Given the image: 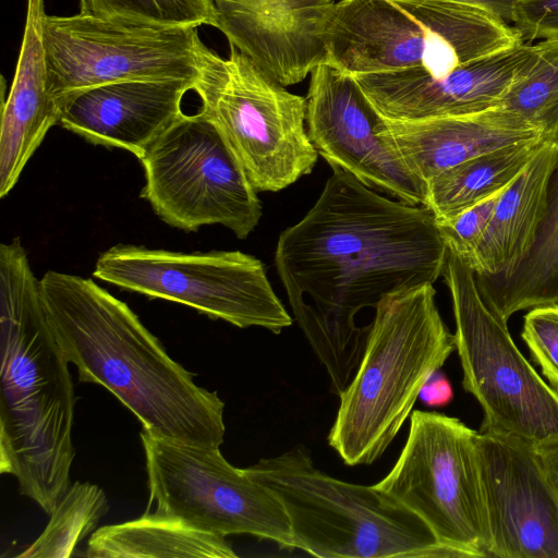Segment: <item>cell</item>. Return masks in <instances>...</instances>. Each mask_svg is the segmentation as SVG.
Masks as SVG:
<instances>
[{"instance_id": "cell-1", "label": "cell", "mask_w": 558, "mask_h": 558, "mask_svg": "<svg viewBox=\"0 0 558 558\" xmlns=\"http://www.w3.org/2000/svg\"><path fill=\"white\" fill-rule=\"evenodd\" d=\"M446 255L427 207L383 196L341 170L280 233L276 269L333 393L350 384L365 350L371 324L357 326L356 314L390 293L434 284Z\"/></svg>"}, {"instance_id": "cell-2", "label": "cell", "mask_w": 558, "mask_h": 558, "mask_svg": "<svg viewBox=\"0 0 558 558\" xmlns=\"http://www.w3.org/2000/svg\"><path fill=\"white\" fill-rule=\"evenodd\" d=\"M40 286L51 331L81 383L105 387L156 437L220 448L223 401L198 386L124 302L90 278L54 270Z\"/></svg>"}, {"instance_id": "cell-3", "label": "cell", "mask_w": 558, "mask_h": 558, "mask_svg": "<svg viewBox=\"0 0 558 558\" xmlns=\"http://www.w3.org/2000/svg\"><path fill=\"white\" fill-rule=\"evenodd\" d=\"M0 472L51 514L70 486L75 393L20 239L0 245Z\"/></svg>"}, {"instance_id": "cell-4", "label": "cell", "mask_w": 558, "mask_h": 558, "mask_svg": "<svg viewBox=\"0 0 558 558\" xmlns=\"http://www.w3.org/2000/svg\"><path fill=\"white\" fill-rule=\"evenodd\" d=\"M456 350L454 333L441 318L432 283L385 295L361 362L328 434L347 465L375 462L411 415L427 380Z\"/></svg>"}, {"instance_id": "cell-5", "label": "cell", "mask_w": 558, "mask_h": 558, "mask_svg": "<svg viewBox=\"0 0 558 558\" xmlns=\"http://www.w3.org/2000/svg\"><path fill=\"white\" fill-rule=\"evenodd\" d=\"M521 43L493 13L448 0H339L326 62L354 76L420 69L434 77Z\"/></svg>"}, {"instance_id": "cell-6", "label": "cell", "mask_w": 558, "mask_h": 558, "mask_svg": "<svg viewBox=\"0 0 558 558\" xmlns=\"http://www.w3.org/2000/svg\"><path fill=\"white\" fill-rule=\"evenodd\" d=\"M288 514L294 549L322 558H453L415 513L373 486L331 477L303 446L245 469Z\"/></svg>"}, {"instance_id": "cell-7", "label": "cell", "mask_w": 558, "mask_h": 558, "mask_svg": "<svg viewBox=\"0 0 558 558\" xmlns=\"http://www.w3.org/2000/svg\"><path fill=\"white\" fill-rule=\"evenodd\" d=\"M193 90L253 187L278 192L312 172L318 154L306 130V99L290 93L246 56L206 48Z\"/></svg>"}, {"instance_id": "cell-8", "label": "cell", "mask_w": 558, "mask_h": 558, "mask_svg": "<svg viewBox=\"0 0 558 558\" xmlns=\"http://www.w3.org/2000/svg\"><path fill=\"white\" fill-rule=\"evenodd\" d=\"M450 291L462 386L480 403V430L538 444L558 437V390L512 340L507 323L483 298L475 272L447 248L441 275Z\"/></svg>"}, {"instance_id": "cell-9", "label": "cell", "mask_w": 558, "mask_h": 558, "mask_svg": "<svg viewBox=\"0 0 558 558\" xmlns=\"http://www.w3.org/2000/svg\"><path fill=\"white\" fill-rule=\"evenodd\" d=\"M476 434L457 417L415 410L397 462L375 484L459 558L489 557L490 549Z\"/></svg>"}, {"instance_id": "cell-10", "label": "cell", "mask_w": 558, "mask_h": 558, "mask_svg": "<svg viewBox=\"0 0 558 558\" xmlns=\"http://www.w3.org/2000/svg\"><path fill=\"white\" fill-rule=\"evenodd\" d=\"M93 275L239 328L262 327L280 333L293 322L262 260L240 251L183 253L118 244L99 255Z\"/></svg>"}, {"instance_id": "cell-11", "label": "cell", "mask_w": 558, "mask_h": 558, "mask_svg": "<svg viewBox=\"0 0 558 558\" xmlns=\"http://www.w3.org/2000/svg\"><path fill=\"white\" fill-rule=\"evenodd\" d=\"M141 197L166 223L183 231L221 225L244 240L262 218V203L215 124L199 110L182 114L140 159Z\"/></svg>"}, {"instance_id": "cell-12", "label": "cell", "mask_w": 558, "mask_h": 558, "mask_svg": "<svg viewBox=\"0 0 558 558\" xmlns=\"http://www.w3.org/2000/svg\"><path fill=\"white\" fill-rule=\"evenodd\" d=\"M140 436L153 513L179 518L215 535H252L294 549L278 497L245 469L230 464L220 448L170 441L145 429Z\"/></svg>"}, {"instance_id": "cell-13", "label": "cell", "mask_w": 558, "mask_h": 558, "mask_svg": "<svg viewBox=\"0 0 558 558\" xmlns=\"http://www.w3.org/2000/svg\"><path fill=\"white\" fill-rule=\"evenodd\" d=\"M43 44L48 90L56 99L124 81H196L207 48L196 28L130 24L82 13L46 14Z\"/></svg>"}, {"instance_id": "cell-14", "label": "cell", "mask_w": 558, "mask_h": 558, "mask_svg": "<svg viewBox=\"0 0 558 558\" xmlns=\"http://www.w3.org/2000/svg\"><path fill=\"white\" fill-rule=\"evenodd\" d=\"M305 99L308 137L333 170L393 198L425 205V182L379 135L381 117L352 75L327 62L318 64Z\"/></svg>"}, {"instance_id": "cell-15", "label": "cell", "mask_w": 558, "mask_h": 558, "mask_svg": "<svg viewBox=\"0 0 558 558\" xmlns=\"http://www.w3.org/2000/svg\"><path fill=\"white\" fill-rule=\"evenodd\" d=\"M489 557L558 558V495L534 442L478 430Z\"/></svg>"}, {"instance_id": "cell-16", "label": "cell", "mask_w": 558, "mask_h": 558, "mask_svg": "<svg viewBox=\"0 0 558 558\" xmlns=\"http://www.w3.org/2000/svg\"><path fill=\"white\" fill-rule=\"evenodd\" d=\"M532 44L478 59L434 77L420 69L357 74L354 80L386 119L415 121L461 116L499 107Z\"/></svg>"}, {"instance_id": "cell-17", "label": "cell", "mask_w": 558, "mask_h": 558, "mask_svg": "<svg viewBox=\"0 0 558 558\" xmlns=\"http://www.w3.org/2000/svg\"><path fill=\"white\" fill-rule=\"evenodd\" d=\"M230 47L284 86L326 62L325 34L335 0H214Z\"/></svg>"}, {"instance_id": "cell-18", "label": "cell", "mask_w": 558, "mask_h": 558, "mask_svg": "<svg viewBox=\"0 0 558 558\" xmlns=\"http://www.w3.org/2000/svg\"><path fill=\"white\" fill-rule=\"evenodd\" d=\"M195 81L138 80L90 87L59 98V124L85 141L141 159L183 112Z\"/></svg>"}, {"instance_id": "cell-19", "label": "cell", "mask_w": 558, "mask_h": 558, "mask_svg": "<svg viewBox=\"0 0 558 558\" xmlns=\"http://www.w3.org/2000/svg\"><path fill=\"white\" fill-rule=\"evenodd\" d=\"M377 130L425 184L440 172L485 153L545 140L538 130L501 107L415 121L381 117Z\"/></svg>"}, {"instance_id": "cell-20", "label": "cell", "mask_w": 558, "mask_h": 558, "mask_svg": "<svg viewBox=\"0 0 558 558\" xmlns=\"http://www.w3.org/2000/svg\"><path fill=\"white\" fill-rule=\"evenodd\" d=\"M44 0H27L26 20L12 85L1 106L0 197L14 187L50 128L60 104L47 85L43 44Z\"/></svg>"}, {"instance_id": "cell-21", "label": "cell", "mask_w": 558, "mask_h": 558, "mask_svg": "<svg viewBox=\"0 0 558 558\" xmlns=\"http://www.w3.org/2000/svg\"><path fill=\"white\" fill-rule=\"evenodd\" d=\"M558 142L546 140L523 171L501 193L476 247L472 269L483 277L510 272L532 246L546 211Z\"/></svg>"}, {"instance_id": "cell-22", "label": "cell", "mask_w": 558, "mask_h": 558, "mask_svg": "<svg viewBox=\"0 0 558 558\" xmlns=\"http://www.w3.org/2000/svg\"><path fill=\"white\" fill-rule=\"evenodd\" d=\"M475 276L483 298L506 322L520 311L558 306V157L546 211L526 255L504 276Z\"/></svg>"}, {"instance_id": "cell-23", "label": "cell", "mask_w": 558, "mask_h": 558, "mask_svg": "<svg viewBox=\"0 0 558 558\" xmlns=\"http://www.w3.org/2000/svg\"><path fill=\"white\" fill-rule=\"evenodd\" d=\"M85 556L238 557L226 537L202 531L179 518L147 511L141 518L96 529L88 538Z\"/></svg>"}, {"instance_id": "cell-24", "label": "cell", "mask_w": 558, "mask_h": 558, "mask_svg": "<svg viewBox=\"0 0 558 558\" xmlns=\"http://www.w3.org/2000/svg\"><path fill=\"white\" fill-rule=\"evenodd\" d=\"M546 140L485 153L440 172L426 183L425 207L437 222L448 220L508 186Z\"/></svg>"}, {"instance_id": "cell-25", "label": "cell", "mask_w": 558, "mask_h": 558, "mask_svg": "<svg viewBox=\"0 0 558 558\" xmlns=\"http://www.w3.org/2000/svg\"><path fill=\"white\" fill-rule=\"evenodd\" d=\"M499 107L538 130L545 140L558 142V40L532 44Z\"/></svg>"}, {"instance_id": "cell-26", "label": "cell", "mask_w": 558, "mask_h": 558, "mask_svg": "<svg viewBox=\"0 0 558 558\" xmlns=\"http://www.w3.org/2000/svg\"><path fill=\"white\" fill-rule=\"evenodd\" d=\"M109 505L105 492L89 482L70 484L49 515L41 534L20 558H65L96 530Z\"/></svg>"}, {"instance_id": "cell-27", "label": "cell", "mask_w": 558, "mask_h": 558, "mask_svg": "<svg viewBox=\"0 0 558 558\" xmlns=\"http://www.w3.org/2000/svg\"><path fill=\"white\" fill-rule=\"evenodd\" d=\"M80 13L138 25L217 26L214 0H80Z\"/></svg>"}, {"instance_id": "cell-28", "label": "cell", "mask_w": 558, "mask_h": 558, "mask_svg": "<svg viewBox=\"0 0 558 558\" xmlns=\"http://www.w3.org/2000/svg\"><path fill=\"white\" fill-rule=\"evenodd\" d=\"M505 189L480 201L457 216L437 222L447 248L459 256L470 268L474 263L476 247Z\"/></svg>"}, {"instance_id": "cell-29", "label": "cell", "mask_w": 558, "mask_h": 558, "mask_svg": "<svg viewBox=\"0 0 558 558\" xmlns=\"http://www.w3.org/2000/svg\"><path fill=\"white\" fill-rule=\"evenodd\" d=\"M521 337L543 376L558 390V306L530 310L524 316Z\"/></svg>"}, {"instance_id": "cell-30", "label": "cell", "mask_w": 558, "mask_h": 558, "mask_svg": "<svg viewBox=\"0 0 558 558\" xmlns=\"http://www.w3.org/2000/svg\"><path fill=\"white\" fill-rule=\"evenodd\" d=\"M512 24L524 43L558 40V0H519Z\"/></svg>"}, {"instance_id": "cell-31", "label": "cell", "mask_w": 558, "mask_h": 558, "mask_svg": "<svg viewBox=\"0 0 558 558\" xmlns=\"http://www.w3.org/2000/svg\"><path fill=\"white\" fill-rule=\"evenodd\" d=\"M418 399L429 408H441L453 399V389L448 378L437 371L421 389Z\"/></svg>"}, {"instance_id": "cell-32", "label": "cell", "mask_w": 558, "mask_h": 558, "mask_svg": "<svg viewBox=\"0 0 558 558\" xmlns=\"http://www.w3.org/2000/svg\"><path fill=\"white\" fill-rule=\"evenodd\" d=\"M535 446L546 475L558 495V437Z\"/></svg>"}, {"instance_id": "cell-33", "label": "cell", "mask_w": 558, "mask_h": 558, "mask_svg": "<svg viewBox=\"0 0 558 558\" xmlns=\"http://www.w3.org/2000/svg\"><path fill=\"white\" fill-rule=\"evenodd\" d=\"M482 8L508 24H512L515 5L519 0H448Z\"/></svg>"}]
</instances>
